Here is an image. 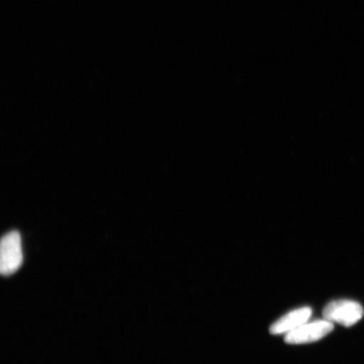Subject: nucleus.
Segmentation results:
<instances>
[{
    "instance_id": "f257e3e1",
    "label": "nucleus",
    "mask_w": 364,
    "mask_h": 364,
    "mask_svg": "<svg viewBox=\"0 0 364 364\" xmlns=\"http://www.w3.org/2000/svg\"><path fill=\"white\" fill-rule=\"evenodd\" d=\"M23 262L21 238L19 232L11 231L4 236L0 245V272L4 276L15 273Z\"/></svg>"
},
{
    "instance_id": "f03ea898",
    "label": "nucleus",
    "mask_w": 364,
    "mask_h": 364,
    "mask_svg": "<svg viewBox=\"0 0 364 364\" xmlns=\"http://www.w3.org/2000/svg\"><path fill=\"white\" fill-rule=\"evenodd\" d=\"M323 316L332 323H338L346 327L356 324L363 316V308L353 300H336L323 309Z\"/></svg>"
},
{
    "instance_id": "7ed1b4c3",
    "label": "nucleus",
    "mask_w": 364,
    "mask_h": 364,
    "mask_svg": "<svg viewBox=\"0 0 364 364\" xmlns=\"http://www.w3.org/2000/svg\"><path fill=\"white\" fill-rule=\"evenodd\" d=\"M333 328V323L326 318L311 322L307 321L299 328L286 334L285 341L289 344L315 343L331 333Z\"/></svg>"
},
{
    "instance_id": "20e7f679",
    "label": "nucleus",
    "mask_w": 364,
    "mask_h": 364,
    "mask_svg": "<svg viewBox=\"0 0 364 364\" xmlns=\"http://www.w3.org/2000/svg\"><path fill=\"white\" fill-rule=\"evenodd\" d=\"M311 315V308L302 307L294 309V311L280 318L279 321L273 323L270 328L271 334H288L309 321Z\"/></svg>"
}]
</instances>
